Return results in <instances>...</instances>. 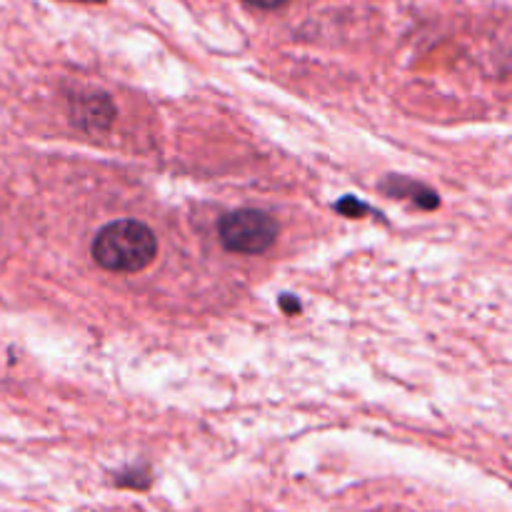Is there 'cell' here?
I'll list each match as a JSON object with an SVG mask.
<instances>
[{
	"instance_id": "1",
	"label": "cell",
	"mask_w": 512,
	"mask_h": 512,
	"mask_svg": "<svg viewBox=\"0 0 512 512\" xmlns=\"http://www.w3.org/2000/svg\"><path fill=\"white\" fill-rule=\"evenodd\" d=\"M90 255L110 273H140L158 255V238L140 220H115L98 230L90 245Z\"/></svg>"
},
{
	"instance_id": "2",
	"label": "cell",
	"mask_w": 512,
	"mask_h": 512,
	"mask_svg": "<svg viewBox=\"0 0 512 512\" xmlns=\"http://www.w3.org/2000/svg\"><path fill=\"white\" fill-rule=\"evenodd\" d=\"M220 243L225 250L238 255H260L275 243L280 228L278 220L265 210L243 208L223 215L218 225Z\"/></svg>"
},
{
	"instance_id": "5",
	"label": "cell",
	"mask_w": 512,
	"mask_h": 512,
	"mask_svg": "<svg viewBox=\"0 0 512 512\" xmlns=\"http://www.w3.org/2000/svg\"><path fill=\"white\" fill-rule=\"evenodd\" d=\"M335 210H338V213H343V215H348V218H360V215L370 213V205L360 203L355 195H345V198L340 200L338 205H335Z\"/></svg>"
},
{
	"instance_id": "4",
	"label": "cell",
	"mask_w": 512,
	"mask_h": 512,
	"mask_svg": "<svg viewBox=\"0 0 512 512\" xmlns=\"http://www.w3.org/2000/svg\"><path fill=\"white\" fill-rule=\"evenodd\" d=\"M380 188H383V193L393 195V198L413 200V203L423 210H433L440 205L438 193H435V190L425 188L423 183H413V180L408 178H400V175H388Z\"/></svg>"
},
{
	"instance_id": "8",
	"label": "cell",
	"mask_w": 512,
	"mask_h": 512,
	"mask_svg": "<svg viewBox=\"0 0 512 512\" xmlns=\"http://www.w3.org/2000/svg\"><path fill=\"white\" fill-rule=\"evenodd\" d=\"M70 3H105V0H70Z\"/></svg>"
},
{
	"instance_id": "6",
	"label": "cell",
	"mask_w": 512,
	"mask_h": 512,
	"mask_svg": "<svg viewBox=\"0 0 512 512\" xmlns=\"http://www.w3.org/2000/svg\"><path fill=\"white\" fill-rule=\"evenodd\" d=\"M248 5H253V8H260V10H275V8H283L288 0H245Z\"/></svg>"
},
{
	"instance_id": "3",
	"label": "cell",
	"mask_w": 512,
	"mask_h": 512,
	"mask_svg": "<svg viewBox=\"0 0 512 512\" xmlns=\"http://www.w3.org/2000/svg\"><path fill=\"white\" fill-rule=\"evenodd\" d=\"M70 120L85 133H100L115 120V105L105 93L75 95L70 100Z\"/></svg>"
},
{
	"instance_id": "7",
	"label": "cell",
	"mask_w": 512,
	"mask_h": 512,
	"mask_svg": "<svg viewBox=\"0 0 512 512\" xmlns=\"http://www.w3.org/2000/svg\"><path fill=\"white\" fill-rule=\"evenodd\" d=\"M280 305H283V310L288 315L300 313V303H298V300H295V295H283V298H280Z\"/></svg>"
}]
</instances>
